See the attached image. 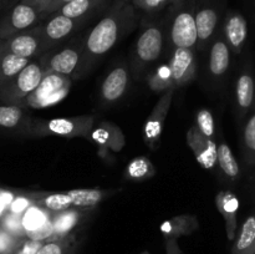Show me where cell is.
Segmentation results:
<instances>
[{
	"label": "cell",
	"instance_id": "cell-11",
	"mask_svg": "<svg viewBox=\"0 0 255 254\" xmlns=\"http://www.w3.org/2000/svg\"><path fill=\"white\" fill-rule=\"evenodd\" d=\"M187 142L196 156L197 162L206 169H213L218 163V146L212 138L204 136L197 126L191 127Z\"/></svg>",
	"mask_w": 255,
	"mask_h": 254
},
{
	"label": "cell",
	"instance_id": "cell-26",
	"mask_svg": "<svg viewBox=\"0 0 255 254\" xmlns=\"http://www.w3.org/2000/svg\"><path fill=\"white\" fill-rule=\"evenodd\" d=\"M218 164L224 174L232 181H236L241 177V167L232 152L231 147L222 142L218 146Z\"/></svg>",
	"mask_w": 255,
	"mask_h": 254
},
{
	"label": "cell",
	"instance_id": "cell-22",
	"mask_svg": "<svg viewBox=\"0 0 255 254\" xmlns=\"http://www.w3.org/2000/svg\"><path fill=\"white\" fill-rule=\"evenodd\" d=\"M234 254H255V216H249L242 226Z\"/></svg>",
	"mask_w": 255,
	"mask_h": 254
},
{
	"label": "cell",
	"instance_id": "cell-4",
	"mask_svg": "<svg viewBox=\"0 0 255 254\" xmlns=\"http://www.w3.org/2000/svg\"><path fill=\"white\" fill-rule=\"evenodd\" d=\"M45 76L44 67L40 60L30 61L11 81L0 89V101L7 105H19L29 96Z\"/></svg>",
	"mask_w": 255,
	"mask_h": 254
},
{
	"label": "cell",
	"instance_id": "cell-12",
	"mask_svg": "<svg viewBox=\"0 0 255 254\" xmlns=\"http://www.w3.org/2000/svg\"><path fill=\"white\" fill-rule=\"evenodd\" d=\"M76 26L77 20L65 16L59 12L54 15L51 19H49L44 25L40 26L44 50H47L50 46L70 36L76 29Z\"/></svg>",
	"mask_w": 255,
	"mask_h": 254
},
{
	"label": "cell",
	"instance_id": "cell-8",
	"mask_svg": "<svg viewBox=\"0 0 255 254\" xmlns=\"http://www.w3.org/2000/svg\"><path fill=\"white\" fill-rule=\"evenodd\" d=\"M40 16L41 15L35 7L19 2L0 24V40L9 39L19 32L32 29Z\"/></svg>",
	"mask_w": 255,
	"mask_h": 254
},
{
	"label": "cell",
	"instance_id": "cell-44",
	"mask_svg": "<svg viewBox=\"0 0 255 254\" xmlns=\"http://www.w3.org/2000/svg\"><path fill=\"white\" fill-rule=\"evenodd\" d=\"M6 212H7V207L4 206V204H2L1 202H0V218H1V217L4 216V214L6 213Z\"/></svg>",
	"mask_w": 255,
	"mask_h": 254
},
{
	"label": "cell",
	"instance_id": "cell-31",
	"mask_svg": "<svg viewBox=\"0 0 255 254\" xmlns=\"http://www.w3.org/2000/svg\"><path fill=\"white\" fill-rule=\"evenodd\" d=\"M148 85L154 91H162V90L167 91L171 87H176L173 85V80H172L169 65H161L159 67H157L148 77Z\"/></svg>",
	"mask_w": 255,
	"mask_h": 254
},
{
	"label": "cell",
	"instance_id": "cell-29",
	"mask_svg": "<svg viewBox=\"0 0 255 254\" xmlns=\"http://www.w3.org/2000/svg\"><path fill=\"white\" fill-rule=\"evenodd\" d=\"M101 1L102 0H72L60 7L57 12L67 17H71V19L79 20L85 16L87 12L91 11L94 7H96Z\"/></svg>",
	"mask_w": 255,
	"mask_h": 254
},
{
	"label": "cell",
	"instance_id": "cell-34",
	"mask_svg": "<svg viewBox=\"0 0 255 254\" xmlns=\"http://www.w3.org/2000/svg\"><path fill=\"white\" fill-rule=\"evenodd\" d=\"M32 204H35L34 198H32V194H29V196L17 194V196L15 197L14 201L11 202V204L7 207V211L11 212V213L22 216V214H24L25 212L32 206Z\"/></svg>",
	"mask_w": 255,
	"mask_h": 254
},
{
	"label": "cell",
	"instance_id": "cell-27",
	"mask_svg": "<svg viewBox=\"0 0 255 254\" xmlns=\"http://www.w3.org/2000/svg\"><path fill=\"white\" fill-rule=\"evenodd\" d=\"M242 146L246 163L249 166H255V112L249 116L243 127Z\"/></svg>",
	"mask_w": 255,
	"mask_h": 254
},
{
	"label": "cell",
	"instance_id": "cell-2",
	"mask_svg": "<svg viewBox=\"0 0 255 254\" xmlns=\"http://www.w3.org/2000/svg\"><path fill=\"white\" fill-rule=\"evenodd\" d=\"M71 89V80L69 76L50 72L45 74L39 86L25 97L24 101L20 104V107H32V109H46L54 105L59 104L60 101L67 96Z\"/></svg>",
	"mask_w": 255,
	"mask_h": 254
},
{
	"label": "cell",
	"instance_id": "cell-32",
	"mask_svg": "<svg viewBox=\"0 0 255 254\" xmlns=\"http://www.w3.org/2000/svg\"><path fill=\"white\" fill-rule=\"evenodd\" d=\"M0 228L9 232L10 234L17 237V238L26 237L24 226H22V216H20V214H15L7 211L0 218Z\"/></svg>",
	"mask_w": 255,
	"mask_h": 254
},
{
	"label": "cell",
	"instance_id": "cell-25",
	"mask_svg": "<svg viewBox=\"0 0 255 254\" xmlns=\"http://www.w3.org/2000/svg\"><path fill=\"white\" fill-rule=\"evenodd\" d=\"M52 212L47 211L44 207L32 204L24 214H22V226H24L25 233L37 231L42 226L47 223L52 218Z\"/></svg>",
	"mask_w": 255,
	"mask_h": 254
},
{
	"label": "cell",
	"instance_id": "cell-39",
	"mask_svg": "<svg viewBox=\"0 0 255 254\" xmlns=\"http://www.w3.org/2000/svg\"><path fill=\"white\" fill-rule=\"evenodd\" d=\"M70 1H72V0H52V1L50 2L46 7H45V10L42 11L41 16L42 15L54 14V12H57L60 10V7L64 6L65 4H67V2H70Z\"/></svg>",
	"mask_w": 255,
	"mask_h": 254
},
{
	"label": "cell",
	"instance_id": "cell-43",
	"mask_svg": "<svg viewBox=\"0 0 255 254\" xmlns=\"http://www.w3.org/2000/svg\"><path fill=\"white\" fill-rule=\"evenodd\" d=\"M146 1L147 0H132V2H133V5L136 9H139V7L143 5V2H146Z\"/></svg>",
	"mask_w": 255,
	"mask_h": 254
},
{
	"label": "cell",
	"instance_id": "cell-16",
	"mask_svg": "<svg viewBox=\"0 0 255 254\" xmlns=\"http://www.w3.org/2000/svg\"><path fill=\"white\" fill-rule=\"evenodd\" d=\"M216 204L218 211L226 219L227 233L229 239L234 238L237 229V214L239 209V201L231 191H222L217 194Z\"/></svg>",
	"mask_w": 255,
	"mask_h": 254
},
{
	"label": "cell",
	"instance_id": "cell-5",
	"mask_svg": "<svg viewBox=\"0 0 255 254\" xmlns=\"http://www.w3.org/2000/svg\"><path fill=\"white\" fill-rule=\"evenodd\" d=\"M163 49V32L158 25H147L142 30L134 49V69L142 70L161 56Z\"/></svg>",
	"mask_w": 255,
	"mask_h": 254
},
{
	"label": "cell",
	"instance_id": "cell-23",
	"mask_svg": "<svg viewBox=\"0 0 255 254\" xmlns=\"http://www.w3.org/2000/svg\"><path fill=\"white\" fill-rule=\"evenodd\" d=\"M82 216L81 211L75 207L54 216V237L66 236L80 223Z\"/></svg>",
	"mask_w": 255,
	"mask_h": 254
},
{
	"label": "cell",
	"instance_id": "cell-42",
	"mask_svg": "<svg viewBox=\"0 0 255 254\" xmlns=\"http://www.w3.org/2000/svg\"><path fill=\"white\" fill-rule=\"evenodd\" d=\"M183 1L184 0H171L169 4H171L174 9H179V7L182 6V4H183Z\"/></svg>",
	"mask_w": 255,
	"mask_h": 254
},
{
	"label": "cell",
	"instance_id": "cell-15",
	"mask_svg": "<svg viewBox=\"0 0 255 254\" xmlns=\"http://www.w3.org/2000/svg\"><path fill=\"white\" fill-rule=\"evenodd\" d=\"M129 74L124 65H119L109 72L101 86V96L106 102H116L124 96L128 86Z\"/></svg>",
	"mask_w": 255,
	"mask_h": 254
},
{
	"label": "cell",
	"instance_id": "cell-33",
	"mask_svg": "<svg viewBox=\"0 0 255 254\" xmlns=\"http://www.w3.org/2000/svg\"><path fill=\"white\" fill-rule=\"evenodd\" d=\"M196 126L202 133L208 138L213 139L216 134V127H214L213 115L209 110L202 109L196 115Z\"/></svg>",
	"mask_w": 255,
	"mask_h": 254
},
{
	"label": "cell",
	"instance_id": "cell-1",
	"mask_svg": "<svg viewBox=\"0 0 255 254\" xmlns=\"http://www.w3.org/2000/svg\"><path fill=\"white\" fill-rule=\"evenodd\" d=\"M136 21L132 0H116L110 11L87 35L84 44L85 60L99 59L109 52Z\"/></svg>",
	"mask_w": 255,
	"mask_h": 254
},
{
	"label": "cell",
	"instance_id": "cell-3",
	"mask_svg": "<svg viewBox=\"0 0 255 254\" xmlns=\"http://www.w3.org/2000/svg\"><path fill=\"white\" fill-rule=\"evenodd\" d=\"M94 125L92 116L66 117V119H52L47 121H34L27 127V133L35 137L61 136L74 138L89 134Z\"/></svg>",
	"mask_w": 255,
	"mask_h": 254
},
{
	"label": "cell",
	"instance_id": "cell-30",
	"mask_svg": "<svg viewBox=\"0 0 255 254\" xmlns=\"http://www.w3.org/2000/svg\"><path fill=\"white\" fill-rule=\"evenodd\" d=\"M24 111L19 105L4 104L0 106V127L15 128L24 121Z\"/></svg>",
	"mask_w": 255,
	"mask_h": 254
},
{
	"label": "cell",
	"instance_id": "cell-6",
	"mask_svg": "<svg viewBox=\"0 0 255 254\" xmlns=\"http://www.w3.org/2000/svg\"><path fill=\"white\" fill-rule=\"evenodd\" d=\"M0 50L25 59H34L44 50L40 26L19 32L9 39L0 40Z\"/></svg>",
	"mask_w": 255,
	"mask_h": 254
},
{
	"label": "cell",
	"instance_id": "cell-19",
	"mask_svg": "<svg viewBox=\"0 0 255 254\" xmlns=\"http://www.w3.org/2000/svg\"><path fill=\"white\" fill-rule=\"evenodd\" d=\"M231 66V49L226 40L218 39L212 45L209 55V71L213 76L221 77Z\"/></svg>",
	"mask_w": 255,
	"mask_h": 254
},
{
	"label": "cell",
	"instance_id": "cell-37",
	"mask_svg": "<svg viewBox=\"0 0 255 254\" xmlns=\"http://www.w3.org/2000/svg\"><path fill=\"white\" fill-rule=\"evenodd\" d=\"M44 246L41 242H37V241H29L25 242L21 247H20L19 251L16 252V254H37V252L40 251V248Z\"/></svg>",
	"mask_w": 255,
	"mask_h": 254
},
{
	"label": "cell",
	"instance_id": "cell-17",
	"mask_svg": "<svg viewBox=\"0 0 255 254\" xmlns=\"http://www.w3.org/2000/svg\"><path fill=\"white\" fill-rule=\"evenodd\" d=\"M255 99V81L252 72L244 70L236 82V102L239 114L246 115L253 106Z\"/></svg>",
	"mask_w": 255,
	"mask_h": 254
},
{
	"label": "cell",
	"instance_id": "cell-10",
	"mask_svg": "<svg viewBox=\"0 0 255 254\" xmlns=\"http://www.w3.org/2000/svg\"><path fill=\"white\" fill-rule=\"evenodd\" d=\"M174 91H176V87H171L167 91H164V94L162 95L161 99L154 106L153 111L148 116L146 125H144V142L152 149L156 148L157 143L161 138L164 120H166L169 109H171Z\"/></svg>",
	"mask_w": 255,
	"mask_h": 254
},
{
	"label": "cell",
	"instance_id": "cell-38",
	"mask_svg": "<svg viewBox=\"0 0 255 254\" xmlns=\"http://www.w3.org/2000/svg\"><path fill=\"white\" fill-rule=\"evenodd\" d=\"M37 254H64V248L60 243L50 242V243L44 244L37 252Z\"/></svg>",
	"mask_w": 255,
	"mask_h": 254
},
{
	"label": "cell",
	"instance_id": "cell-28",
	"mask_svg": "<svg viewBox=\"0 0 255 254\" xmlns=\"http://www.w3.org/2000/svg\"><path fill=\"white\" fill-rule=\"evenodd\" d=\"M154 174L153 164L147 157L139 156L132 159L126 167L125 177L131 181H142V179L151 178Z\"/></svg>",
	"mask_w": 255,
	"mask_h": 254
},
{
	"label": "cell",
	"instance_id": "cell-20",
	"mask_svg": "<svg viewBox=\"0 0 255 254\" xmlns=\"http://www.w3.org/2000/svg\"><path fill=\"white\" fill-rule=\"evenodd\" d=\"M31 60L0 50V89L11 81Z\"/></svg>",
	"mask_w": 255,
	"mask_h": 254
},
{
	"label": "cell",
	"instance_id": "cell-35",
	"mask_svg": "<svg viewBox=\"0 0 255 254\" xmlns=\"http://www.w3.org/2000/svg\"><path fill=\"white\" fill-rule=\"evenodd\" d=\"M17 237L12 236L9 232L0 228V254H10L16 249L19 243Z\"/></svg>",
	"mask_w": 255,
	"mask_h": 254
},
{
	"label": "cell",
	"instance_id": "cell-18",
	"mask_svg": "<svg viewBox=\"0 0 255 254\" xmlns=\"http://www.w3.org/2000/svg\"><path fill=\"white\" fill-rule=\"evenodd\" d=\"M219 21L218 10L213 6H203L196 12L198 45L204 46L213 36L217 24Z\"/></svg>",
	"mask_w": 255,
	"mask_h": 254
},
{
	"label": "cell",
	"instance_id": "cell-24",
	"mask_svg": "<svg viewBox=\"0 0 255 254\" xmlns=\"http://www.w3.org/2000/svg\"><path fill=\"white\" fill-rule=\"evenodd\" d=\"M66 192L71 197L72 206L79 209L94 208L109 194L101 189H70Z\"/></svg>",
	"mask_w": 255,
	"mask_h": 254
},
{
	"label": "cell",
	"instance_id": "cell-36",
	"mask_svg": "<svg viewBox=\"0 0 255 254\" xmlns=\"http://www.w3.org/2000/svg\"><path fill=\"white\" fill-rule=\"evenodd\" d=\"M26 237L31 241H37L42 242L45 239H49L51 237H54V217L47 222L45 226H42L41 228H39L37 231L30 232V233H26Z\"/></svg>",
	"mask_w": 255,
	"mask_h": 254
},
{
	"label": "cell",
	"instance_id": "cell-9",
	"mask_svg": "<svg viewBox=\"0 0 255 254\" xmlns=\"http://www.w3.org/2000/svg\"><path fill=\"white\" fill-rule=\"evenodd\" d=\"M171 41L176 49H193L198 44L196 15L189 9L181 10L174 16L171 26Z\"/></svg>",
	"mask_w": 255,
	"mask_h": 254
},
{
	"label": "cell",
	"instance_id": "cell-13",
	"mask_svg": "<svg viewBox=\"0 0 255 254\" xmlns=\"http://www.w3.org/2000/svg\"><path fill=\"white\" fill-rule=\"evenodd\" d=\"M171 76L176 87L187 84L194 77L197 71V62L193 50L178 47L174 50L173 56L169 62Z\"/></svg>",
	"mask_w": 255,
	"mask_h": 254
},
{
	"label": "cell",
	"instance_id": "cell-7",
	"mask_svg": "<svg viewBox=\"0 0 255 254\" xmlns=\"http://www.w3.org/2000/svg\"><path fill=\"white\" fill-rule=\"evenodd\" d=\"M82 57H84V46L70 45L60 51L41 56L40 62L44 67L45 74L56 72V74L70 76L79 69Z\"/></svg>",
	"mask_w": 255,
	"mask_h": 254
},
{
	"label": "cell",
	"instance_id": "cell-40",
	"mask_svg": "<svg viewBox=\"0 0 255 254\" xmlns=\"http://www.w3.org/2000/svg\"><path fill=\"white\" fill-rule=\"evenodd\" d=\"M52 0H21L20 2H24V4L30 5V6L35 7L37 11L40 12V15L42 14V11L45 10V7L51 2Z\"/></svg>",
	"mask_w": 255,
	"mask_h": 254
},
{
	"label": "cell",
	"instance_id": "cell-14",
	"mask_svg": "<svg viewBox=\"0 0 255 254\" xmlns=\"http://www.w3.org/2000/svg\"><path fill=\"white\" fill-rule=\"evenodd\" d=\"M248 36V24L246 17L239 12H229L224 22V39L231 51L238 55L243 50Z\"/></svg>",
	"mask_w": 255,
	"mask_h": 254
},
{
	"label": "cell",
	"instance_id": "cell-41",
	"mask_svg": "<svg viewBox=\"0 0 255 254\" xmlns=\"http://www.w3.org/2000/svg\"><path fill=\"white\" fill-rule=\"evenodd\" d=\"M16 196H17V194L15 193V192L9 191V189L0 188V202H1L4 206L9 207Z\"/></svg>",
	"mask_w": 255,
	"mask_h": 254
},
{
	"label": "cell",
	"instance_id": "cell-21",
	"mask_svg": "<svg viewBox=\"0 0 255 254\" xmlns=\"http://www.w3.org/2000/svg\"><path fill=\"white\" fill-rule=\"evenodd\" d=\"M35 204L44 207L47 211L52 213H60V212L67 211L72 208V199L67 192L61 193H47V194H32Z\"/></svg>",
	"mask_w": 255,
	"mask_h": 254
}]
</instances>
